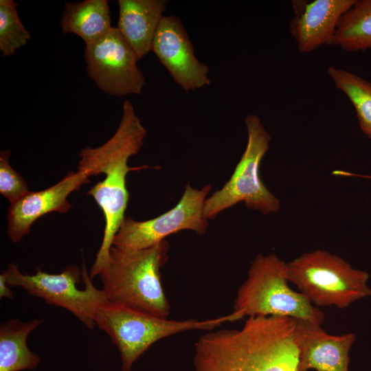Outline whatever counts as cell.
<instances>
[{"label":"cell","mask_w":371,"mask_h":371,"mask_svg":"<svg viewBox=\"0 0 371 371\" xmlns=\"http://www.w3.org/2000/svg\"><path fill=\"white\" fill-rule=\"evenodd\" d=\"M295 318L248 317L240 329L210 330L194 345L195 371H297Z\"/></svg>","instance_id":"obj_1"},{"label":"cell","mask_w":371,"mask_h":371,"mask_svg":"<svg viewBox=\"0 0 371 371\" xmlns=\"http://www.w3.org/2000/svg\"><path fill=\"white\" fill-rule=\"evenodd\" d=\"M146 135V129L136 115L133 105L125 100L121 121L112 137L100 146H87L79 153L78 170L87 171L90 177L105 175L104 180L87 193L101 208L105 221L102 244L91 269L93 273H98L106 262L114 236L125 218L129 198L126 183L127 174L150 168L130 167L127 164L130 157L139 151Z\"/></svg>","instance_id":"obj_2"},{"label":"cell","mask_w":371,"mask_h":371,"mask_svg":"<svg viewBox=\"0 0 371 371\" xmlns=\"http://www.w3.org/2000/svg\"><path fill=\"white\" fill-rule=\"evenodd\" d=\"M168 248L166 240L137 250L112 246L98 275L106 301L168 317L170 305L161 282L160 269L168 259Z\"/></svg>","instance_id":"obj_3"},{"label":"cell","mask_w":371,"mask_h":371,"mask_svg":"<svg viewBox=\"0 0 371 371\" xmlns=\"http://www.w3.org/2000/svg\"><path fill=\"white\" fill-rule=\"evenodd\" d=\"M287 264L275 254H258L238 289L233 311L247 316H286L321 326L324 313L289 286Z\"/></svg>","instance_id":"obj_4"},{"label":"cell","mask_w":371,"mask_h":371,"mask_svg":"<svg viewBox=\"0 0 371 371\" xmlns=\"http://www.w3.org/2000/svg\"><path fill=\"white\" fill-rule=\"evenodd\" d=\"M238 319V315L232 312L203 320H173L106 302L96 313L95 324L117 346L122 371H131L134 363L161 339L189 330H211L225 322Z\"/></svg>","instance_id":"obj_5"},{"label":"cell","mask_w":371,"mask_h":371,"mask_svg":"<svg viewBox=\"0 0 371 371\" xmlns=\"http://www.w3.org/2000/svg\"><path fill=\"white\" fill-rule=\"evenodd\" d=\"M286 264L289 281L316 307L342 309L371 295L370 274L326 250L305 252Z\"/></svg>","instance_id":"obj_6"},{"label":"cell","mask_w":371,"mask_h":371,"mask_svg":"<svg viewBox=\"0 0 371 371\" xmlns=\"http://www.w3.org/2000/svg\"><path fill=\"white\" fill-rule=\"evenodd\" d=\"M245 122L247 131L246 148L228 181L205 200L203 214L207 220L240 202L265 215L280 210V201L265 186L259 175L271 136L256 115H247Z\"/></svg>","instance_id":"obj_7"},{"label":"cell","mask_w":371,"mask_h":371,"mask_svg":"<svg viewBox=\"0 0 371 371\" xmlns=\"http://www.w3.org/2000/svg\"><path fill=\"white\" fill-rule=\"evenodd\" d=\"M1 274L10 286L21 287L32 296L65 308L91 330L98 310L107 302L102 290L93 284L85 263L82 269L69 265L57 274L37 268L32 275L22 273L16 265L10 263Z\"/></svg>","instance_id":"obj_8"},{"label":"cell","mask_w":371,"mask_h":371,"mask_svg":"<svg viewBox=\"0 0 371 371\" xmlns=\"http://www.w3.org/2000/svg\"><path fill=\"white\" fill-rule=\"evenodd\" d=\"M210 185L196 189L189 184L177 204L154 218L137 221L125 217L113 240V246L137 250L148 248L181 230H192L199 235L207 231L208 223L203 214Z\"/></svg>","instance_id":"obj_9"},{"label":"cell","mask_w":371,"mask_h":371,"mask_svg":"<svg viewBox=\"0 0 371 371\" xmlns=\"http://www.w3.org/2000/svg\"><path fill=\"white\" fill-rule=\"evenodd\" d=\"M84 54L88 75L100 89L116 97L142 93L145 77L135 52L117 27L86 44Z\"/></svg>","instance_id":"obj_10"},{"label":"cell","mask_w":371,"mask_h":371,"mask_svg":"<svg viewBox=\"0 0 371 371\" xmlns=\"http://www.w3.org/2000/svg\"><path fill=\"white\" fill-rule=\"evenodd\" d=\"M151 51L183 90L194 91L210 84L209 68L196 57L193 45L177 16H163Z\"/></svg>","instance_id":"obj_11"},{"label":"cell","mask_w":371,"mask_h":371,"mask_svg":"<svg viewBox=\"0 0 371 371\" xmlns=\"http://www.w3.org/2000/svg\"><path fill=\"white\" fill-rule=\"evenodd\" d=\"M86 171L69 172L60 181L41 191L26 194L8 209V236L18 243L30 232L32 224L53 212L66 213L71 207L67 198L74 191L90 181Z\"/></svg>","instance_id":"obj_12"},{"label":"cell","mask_w":371,"mask_h":371,"mask_svg":"<svg viewBox=\"0 0 371 371\" xmlns=\"http://www.w3.org/2000/svg\"><path fill=\"white\" fill-rule=\"evenodd\" d=\"M295 337L300 350L297 371H349L355 334L332 335L319 325L297 319Z\"/></svg>","instance_id":"obj_13"},{"label":"cell","mask_w":371,"mask_h":371,"mask_svg":"<svg viewBox=\"0 0 371 371\" xmlns=\"http://www.w3.org/2000/svg\"><path fill=\"white\" fill-rule=\"evenodd\" d=\"M356 0H315L295 4L296 16L289 31L301 53H310L323 45L333 44L342 16Z\"/></svg>","instance_id":"obj_14"},{"label":"cell","mask_w":371,"mask_h":371,"mask_svg":"<svg viewBox=\"0 0 371 371\" xmlns=\"http://www.w3.org/2000/svg\"><path fill=\"white\" fill-rule=\"evenodd\" d=\"M166 0H119L117 29L137 60L151 51L157 27L164 16Z\"/></svg>","instance_id":"obj_15"},{"label":"cell","mask_w":371,"mask_h":371,"mask_svg":"<svg viewBox=\"0 0 371 371\" xmlns=\"http://www.w3.org/2000/svg\"><path fill=\"white\" fill-rule=\"evenodd\" d=\"M43 322L34 319L22 322L10 319L0 326V371L34 370L40 363L39 356L27 345L28 335Z\"/></svg>","instance_id":"obj_16"},{"label":"cell","mask_w":371,"mask_h":371,"mask_svg":"<svg viewBox=\"0 0 371 371\" xmlns=\"http://www.w3.org/2000/svg\"><path fill=\"white\" fill-rule=\"evenodd\" d=\"M64 34L72 33L86 44L106 34L113 27L106 0L66 2L60 21Z\"/></svg>","instance_id":"obj_17"},{"label":"cell","mask_w":371,"mask_h":371,"mask_svg":"<svg viewBox=\"0 0 371 371\" xmlns=\"http://www.w3.org/2000/svg\"><path fill=\"white\" fill-rule=\"evenodd\" d=\"M333 45L349 52L371 51V0H356L342 16Z\"/></svg>","instance_id":"obj_18"},{"label":"cell","mask_w":371,"mask_h":371,"mask_svg":"<svg viewBox=\"0 0 371 371\" xmlns=\"http://www.w3.org/2000/svg\"><path fill=\"white\" fill-rule=\"evenodd\" d=\"M327 72L335 87L349 99L362 132L371 139V82L360 76L335 66Z\"/></svg>","instance_id":"obj_19"},{"label":"cell","mask_w":371,"mask_h":371,"mask_svg":"<svg viewBox=\"0 0 371 371\" xmlns=\"http://www.w3.org/2000/svg\"><path fill=\"white\" fill-rule=\"evenodd\" d=\"M17 5L12 0L0 1V50L5 56L14 54L31 38L19 17Z\"/></svg>","instance_id":"obj_20"},{"label":"cell","mask_w":371,"mask_h":371,"mask_svg":"<svg viewBox=\"0 0 371 371\" xmlns=\"http://www.w3.org/2000/svg\"><path fill=\"white\" fill-rule=\"evenodd\" d=\"M10 151L0 153V193L14 204L30 192L28 185L21 175L10 164Z\"/></svg>","instance_id":"obj_21"},{"label":"cell","mask_w":371,"mask_h":371,"mask_svg":"<svg viewBox=\"0 0 371 371\" xmlns=\"http://www.w3.org/2000/svg\"><path fill=\"white\" fill-rule=\"evenodd\" d=\"M0 297H5L10 300L14 298V292L1 273L0 274Z\"/></svg>","instance_id":"obj_22"}]
</instances>
